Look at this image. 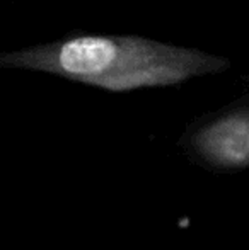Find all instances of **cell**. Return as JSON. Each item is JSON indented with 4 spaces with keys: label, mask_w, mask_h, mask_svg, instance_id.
Wrapping results in <instances>:
<instances>
[{
    "label": "cell",
    "mask_w": 249,
    "mask_h": 250,
    "mask_svg": "<svg viewBox=\"0 0 249 250\" xmlns=\"http://www.w3.org/2000/svg\"><path fill=\"white\" fill-rule=\"evenodd\" d=\"M229 66L224 56L195 48L114 34H80L0 53V68L50 73L110 92L180 85Z\"/></svg>",
    "instance_id": "cell-1"
},
{
    "label": "cell",
    "mask_w": 249,
    "mask_h": 250,
    "mask_svg": "<svg viewBox=\"0 0 249 250\" xmlns=\"http://www.w3.org/2000/svg\"><path fill=\"white\" fill-rule=\"evenodd\" d=\"M203 158L224 168L249 165V107H237L206 123L193 136Z\"/></svg>",
    "instance_id": "cell-2"
}]
</instances>
